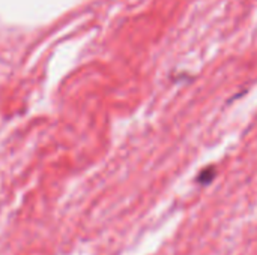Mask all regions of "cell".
Returning a JSON list of instances; mask_svg holds the SVG:
<instances>
[{"label": "cell", "mask_w": 257, "mask_h": 255, "mask_svg": "<svg viewBox=\"0 0 257 255\" xmlns=\"http://www.w3.org/2000/svg\"><path fill=\"white\" fill-rule=\"evenodd\" d=\"M215 176H217V168L214 165L205 167L197 176V183L199 185H209L215 179Z\"/></svg>", "instance_id": "6da1fadb"}]
</instances>
